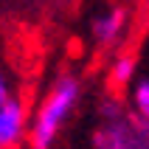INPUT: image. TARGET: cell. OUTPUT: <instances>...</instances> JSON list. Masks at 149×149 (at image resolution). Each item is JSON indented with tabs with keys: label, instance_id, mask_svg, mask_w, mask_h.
I'll use <instances>...</instances> for the list:
<instances>
[{
	"label": "cell",
	"instance_id": "52a82bcc",
	"mask_svg": "<svg viewBox=\"0 0 149 149\" xmlns=\"http://www.w3.org/2000/svg\"><path fill=\"white\" fill-rule=\"evenodd\" d=\"M14 96V84H11V76L0 68V104H6L8 99Z\"/></svg>",
	"mask_w": 149,
	"mask_h": 149
},
{
	"label": "cell",
	"instance_id": "8992f818",
	"mask_svg": "<svg viewBox=\"0 0 149 149\" xmlns=\"http://www.w3.org/2000/svg\"><path fill=\"white\" fill-rule=\"evenodd\" d=\"M130 113L141 121H149V79H138L130 90Z\"/></svg>",
	"mask_w": 149,
	"mask_h": 149
},
{
	"label": "cell",
	"instance_id": "ba28073f",
	"mask_svg": "<svg viewBox=\"0 0 149 149\" xmlns=\"http://www.w3.org/2000/svg\"><path fill=\"white\" fill-rule=\"evenodd\" d=\"M37 3H42V0H37Z\"/></svg>",
	"mask_w": 149,
	"mask_h": 149
},
{
	"label": "cell",
	"instance_id": "277c9868",
	"mask_svg": "<svg viewBox=\"0 0 149 149\" xmlns=\"http://www.w3.org/2000/svg\"><path fill=\"white\" fill-rule=\"evenodd\" d=\"M127 28H130V14L127 8L121 6H110L104 11L90 20V40L96 48L101 51H113L116 45H121V40L127 37Z\"/></svg>",
	"mask_w": 149,
	"mask_h": 149
},
{
	"label": "cell",
	"instance_id": "9c48e42d",
	"mask_svg": "<svg viewBox=\"0 0 149 149\" xmlns=\"http://www.w3.org/2000/svg\"><path fill=\"white\" fill-rule=\"evenodd\" d=\"M0 149H3V146H0Z\"/></svg>",
	"mask_w": 149,
	"mask_h": 149
},
{
	"label": "cell",
	"instance_id": "3957f363",
	"mask_svg": "<svg viewBox=\"0 0 149 149\" xmlns=\"http://www.w3.org/2000/svg\"><path fill=\"white\" fill-rule=\"evenodd\" d=\"M28 124H31L28 101L14 93L6 104H0V146L20 149V143L28 141Z\"/></svg>",
	"mask_w": 149,
	"mask_h": 149
},
{
	"label": "cell",
	"instance_id": "6da1fadb",
	"mask_svg": "<svg viewBox=\"0 0 149 149\" xmlns=\"http://www.w3.org/2000/svg\"><path fill=\"white\" fill-rule=\"evenodd\" d=\"M82 101V79L73 70H62L45 90L40 107L31 113L28 124V146L31 149H54L62 130L73 118Z\"/></svg>",
	"mask_w": 149,
	"mask_h": 149
},
{
	"label": "cell",
	"instance_id": "7a4b0ae2",
	"mask_svg": "<svg viewBox=\"0 0 149 149\" xmlns=\"http://www.w3.org/2000/svg\"><path fill=\"white\" fill-rule=\"evenodd\" d=\"M93 149H149V121L130 113L116 96L99 104Z\"/></svg>",
	"mask_w": 149,
	"mask_h": 149
},
{
	"label": "cell",
	"instance_id": "5b68a950",
	"mask_svg": "<svg viewBox=\"0 0 149 149\" xmlns=\"http://www.w3.org/2000/svg\"><path fill=\"white\" fill-rule=\"evenodd\" d=\"M135 68H138V62H135L132 54H127V51H121V54H116V56L110 59V84L113 87H124V84H130L135 79Z\"/></svg>",
	"mask_w": 149,
	"mask_h": 149
}]
</instances>
